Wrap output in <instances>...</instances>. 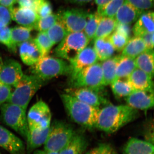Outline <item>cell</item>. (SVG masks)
<instances>
[{"label":"cell","mask_w":154,"mask_h":154,"mask_svg":"<svg viewBox=\"0 0 154 154\" xmlns=\"http://www.w3.org/2000/svg\"><path fill=\"white\" fill-rule=\"evenodd\" d=\"M138 110L127 105H109L99 110L96 128L108 133L116 132L137 118Z\"/></svg>","instance_id":"6da1fadb"},{"label":"cell","mask_w":154,"mask_h":154,"mask_svg":"<svg viewBox=\"0 0 154 154\" xmlns=\"http://www.w3.org/2000/svg\"><path fill=\"white\" fill-rule=\"evenodd\" d=\"M62 101L72 120L89 129L96 127L100 108L88 105L66 93L60 95Z\"/></svg>","instance_id":"7a4b0ae2"},{"label":"cell","mask_w":154,"mask_h":154,"mask_svg":"<svg viewBox=\"0 0 154 154\" xmlns=\"http://www.w3.org/2000/svg\"><path fill=\"white\" fill-rule=\"evenodd\" d=\"M45 82L34 75L24 74L7 102L18 105L26 110L30 100Z\"/></svg>","instance_id":"3957f363"},{"label":"cell","mask_w":154,"mask_h":154,"mask_svg":"<svg viewBox=\"0 0 154 154\" xmlns=\"http://www.w3.org/2000/svg\"><path fill=\"white\" fill-rule=\"evenodd\" d=\"M32 75L44 81L58 76L69 75V63L67 61L59 57L46 55L31 66Z\"/></svg>","instance_id":"277c9868"},{"label":"cell","mask_w":154,"mask_h":154,"mask_svg":"<svg viewBox=\"0 0 154 154\" xmlns=\"http://www.w3.org/2000/svg\"><path fill=\"white\" fill-rule=\"evenodd\" d=\"M75 133L69 125L62 121L54 122L50 126L43 149L59 152L70 142Z\"/></svg>","instance_id":"5b68a950"},{"label":"cell","mask_w":154,"mask_h":154,"mask_svg":"<svg viewBox=\"0 0 154 154\" xmlns=\"http://www.w3.org/2000/svg\"><path fill=\"white\" fill-rule=\"evenodd\" d=\"M0 110L1 117L5 124L26 140L29 131L26 110L18 105L9 102H6L1 106Z\"/></svg>","instance_id":"8992f818"},{"label":"cell","mask_w":154,"mask_h":154,"mask_svg":"<svg viewBox=\"0 0 154 154\" xmlns=\"http://www.w3.org/2000/svg\"><path fill=\"white\" fill-rule=\"evenodd\" d=\"M90 42L83 31L69 33L56 47L54 55L70 61L87 47Z\"/></svg>","instance_id":"52a82bcc"},{"label":"cell","mask_w":154,"mask_h":154,"mask_svg":"<svg viewBox=\"0 0 154 154\" xmlns=\"http://www.w3.org/2000/svg\"><path fill=\"white\" fill-rule=\"evenodd\" d=\"M70 88H88L101 90L104 86L100 63L83 69L70 78Z\"/></svg>","instance_id":"ba28073f"},{"label":"cell","mask_w":154,"mask_h":154,"mask_svg":"<svg viewBox=\"0 0 154 154\" xmlns=\"http://www.w3.org/2000/svg\"><path fill=\"white\" fill-rule=\"evenodd\" d=\"M57 15L58 20L62 23L69 33L84 31L89 14L82 9L72 8L62 11Z\"/></svg>","instance_id":"9c48e42d"},{"label":"cell","mask_w":154,"mask_h":154,"mask_svg":"<svg viewBox=\"0 0 154 154\" xmlns=\"http://www.w3.org/2000/svg\"><path fill=\"white\" fill-rule=\"evenodd\" d=\"M51 119V113L48 105L42 100H39L28 111V128L44 129L49 127Z\"/></svg>","instance_id":"30bf717a"},{"label":"cell","mask_w":154,"mask_h":154,"mask_svg":"<svg viewBox=\"0 0 154 154\" xmlns=\"http://www.w3.org/2000/svg\"><path fill=\"white\" fill-rule=\"evenodd\" d=\"M101 90L88 88H70L66 93L93 107H99L107 104V99L100 93Z\"/></svg>","instance_id":"8fae6325"},{"label":"cell","mask_w":154,"mask_h":154,"mask_svg":"<svg viewBox=\"0 0 154 154\" xmlns=\"http://www.w3.org/2000/svg\"><path fill=\"white\" fill-rule=\"evenodd\" d=\"M23 75L20 63L15 60L9 59L3 62L0 72V82L15 88Z\"/></svg>","instance_id":"7c38bea8"},{"label":"cell","mask_w":154,"mask_h":154,"mask_svg":"<svg viewBox=\"0 0 154 154\" xmlns=\"http://www.w3.org/2000/svg\"><path fill=\"white\" fill-rule=\"evenodd\" d=\"M98 61L93 47L87 46L75 57L69 62L70 69L69 75L70 78L73 77L83 69L98 62Z\"/></svg>","instance_id":"4fadbf2b"},{"label":"cell","mask_w":154,"mask_h":154,"mask_svg":"<svg viewBox=\"0 0 154 154\" xmlns=\"http://www.w3.org/2000/svg\"><path fill=\"white\" fill-rule=\"evenodd\" d=\"M9 11L12 20L21 26L35 30L36 24L40 18L36 11L20 6H15Z\"/></svg>","instance_id":"5bb4252c"},{"label":"cell","mask_w":154,"mask_h":154,"mask_svg":"<svg viewBox=\"0 0 154 154\" xmlns=\"http://www.w3.org/2000/svg\"><path fill=\"white\" fill-rule=\"evenodd\" d=\"M127 105L136 110H148L154 106V92L134 91L125 98Z\"/></svg>","instance_id":"9a60e30c"},{"label":"cell","mask_w":154,"mask_h":154,"mask_svg":"<svg viewBox=\"0 0 154 154\" xmlns=\"http://www.w3.org/2000/svg\"><path fill=\"white\" fill-rule=\"evenodd\" d=\"M0 147L11 154L25 153V146L19 137L0 125Z\"/></svg>","instance_id":"2e32d148"},{"label":"cell","mask_w":154,"mask_h":154,"mask_svg":"<svg viewBox=\"0 0 154 154\" xmlns=\"http://www.w3.org/2000/svg\"><path fill=\"white\" fill-rule=\"evenodd\" d=\"M152 78L139 69H135L127 80L134 91L154 92Z\"/></svg>","instance_id":"e0dca14e"},{"label":"cell","mask_w":154,"mask_h":154,"mask_svg":"<svg viewBox=\"0 0 154 154\" xmlns=\"http://www.w3.org/2000/svg\"><path fill=\"white\" fill-rule=\"evenodd\" d=\"M143 12L137 8L127 0H125L114 18L117 24L131 25L135 22Z\"/></svg>","instance_id":"ac0fdd59"},{"label":"cell","mask_w":154,"mask_h":154,"mask_svg":"<svg viewBox=\"0 0 154 154\" xmlns=\"http://www.w3.org/2000/svg\"><path fill=\"white\" fill-rule=\"evenodd\" d=\"M18 47L21 60L26 65L31 66L42 57L33 39L23 42Z\"/></svg>","instance_id":"d6986e66"},{"label":"cell","mask_w":154,"mask_h":154,"mask_svg":"<svg viewBox=\"0 0 154 154\" xmlns=\"http://www.w3.org/2000/svg\"><path fill=\"white\" fill-rule=\"evenodd\" d=\"M154 14L153 11H145L139 17L132 29L134 36H141L154 32Z\"/></svg>","instance_id":"ffe728a7"},{"label":"cell","mask_w":154,"mask_h":154,"mask_svg":"<svg viewBox=\"0 0 154 154\" xmlns=\"http://www.w3.org/2000/svg\"><path fill=\"white\" fill-rule=\"evenodd\" d=\"M125 154H154L153 143L136 138H131L124 146Z\"/></svg>","instance_id":"44dd1931"},{"label":"cell","mask_w":154,"mask_h":154,"mask_svg":"<svg viewBox=\"0 0 154 154\" xmlns=\"http://www.w3.org/2000/svg\"><path fill=\"white\" fill-rule=\"evenodd\" d=\"M49 127L44 129L29 128L26 139L27 150L31 152L43 145L47 138Z\"/></svg>","instance_id":"7402d4cb"},{"label":"cell","mask_w":154,"mask_h":154,"mask_svg":"<svg viewBox=\"0 0 154 154\" xmlns=\"http://www.w3.org/2000/svg\"><path fill=\"white\" fill-rule=\"evenodd\" d=\"M93 48L99 61H102L113 56L115 50L109 40V36L94 40Z\"/></svg>","instance_id":"603a6c76"},{"label":"cell","mask_w":154,"mask_h":154,"mask_svg":"<svg viewBox=\"0 0 154 154\" xmlns=\"http://www.w3.org/2000/svg\"><path fill=\"white\" fill-rule=\"evenodd\" d=\"M121 54L112 56L100 63L104 78V86L110 85L115 78L116 68Z\"/></svg>","instance_id":"cb8c5ba5"},{"label":"cell","mask_w":154,"mask_h":154,"mask_svg":"<svg viewBox=\"0 0 154 154\" xmlns=\"http://www.w3.org/2000/svg\"><path fill=\"white\" fill-rule=\"evenodd\" d=\"M147 50H148L142 38L140 36H134L130 38L122 51L121 55L135 59Z\"/></svg>","instance_id":"d4e9b609"},{"label":"cell","mask_w":154,"mask_h":154,"mask_svg":"<svg viewBox=\"0 0 154 154\" xmlns=\"http://www.w3.org/2000/svg\"><path fill=\"white\" fill-rule=\"evenodd\" d=\"M154 51L147 50L134 59L137 68L147 74L151 78L154 77Z\"/></svg>","instance_id":"484cf974"},{"label":"cell","mask_w":154,"mask_h":154,"mask_svg":"<svg viewBox=\"0 0 154 154\" xmlns=\"http://www.w3.org/2000/svg\"><path fill=\"white\" fill-rule=\"evenodd\" d=\"M87 145L85 137L75 133L71 140L59 154H83L87 148Z\"/></svg>","instance_id":"4316f807"},{"label":"cell","mask_w":154,"mask_h":154,"mask_svg":"<svg viewBox=\"0 0 154 154\" xmlns=\"http://www.w3.org/2000/svg\"><path fill=\"white\" fill-rule=\"evenodd\" d=\"M136 68L134 59L122 55L117 64L114 80L127 79Z\"/></svg>","instance_id":"83f0119b"},{"label":"cell","mask_w":154,"mask_h":154,"mask_svg":"<svg viewBox=\"0 0 154 154\" xmlns=\"http://www.w3.org/2000/svg\"><path fill=\"white\" fill-rule=\"evenodd\" d=\"M117 23L114 18L102 17L94 35L93 40L110 36L115 30Z\"/></svg>","instance_id":"f1b7e54d"},{"label":"cell","mask_w":154,"mask_h":154,"mask_svg":"<svg viewBox=\"0 0 154 154\" xmlns=\"http://www.w3.org/2000/svg\"><path fill=\"white\" fill-rule=\"evenodd\" d=\"M33 28L20 26L11 28V36L14 45L17 48L23 42L32 39Z\"/></svg>","instance_id":"f546056e"},{"label":"cell","mask_w":154,"mask_h":154,"mask_svg":"<svg viewBox=\"0 0 154 154\" xmlns=\"http://www.w3.org/2000/svg\"><path fill=\"white\" fill-rule=\"evenodd\" d=\"M113 94L118 98H125L134 91L127 79H117L110 84Z\"/></svg>","instance_id":"4dcf8cb0"},{"label":"cell","mask_w":154,"mask_h":154,"mask_svg":"<svg viewBox=\"0 0 154 154\" xmlns=\"http://www.w3.org/2000/svg\"><path fill=\"white\" fill-rule=\"evenodd\" d=\"M46 33L54 45L60 42L68 34L64 25L58 20Z\"/></svg>","instance_id":"1f68e13d"},{"label":"cell","mask_w":154,"mask_h":154,"mask_svg":"<svg viewBox=\"0 0 154 154\" xmlns=\"http://www.w3.org/2000/svg\"><path fill=\"white\" fill-rule=\"evenodd\" d=\"M33 39L42 57L48 55L54 45L46 32H38L35 38Z\"/></svg>","instance_id":"d6a6232c"},{"label":"cell","mask_w":154,"mask_h":154,"mask_svg":"<svg viewBox=\"0 0 154 154\" xmlns=\"http://www.w3.org/2000/svg\"><path fill=\"white\" fill-rule=\"evenodd\" d=\"M102 17L97 12L93 14H89L87 24L83 32L90 41L93 40Z\"/></svg>","instance_id":"836d02e7"},{"label":"cell","mask_w":154,"mask_h":154,"mask_svg":"<svg viewBox=\"0 0 154 154\" xmlns=\"http://www.w3.org/2000/svg\"><path fill=\"white\" fill-rule=\"evenodd\" d=\"M130 38L125 33L116 30L109 36V40L115 51L119 52L122 51Z\"/></svg>","instance_id":"e575fe53"},{"label":"cell","mask_w":154,"mask_h":154,"mask_svg":"<svg viewBox=\"0 0 154 154\" xmlns=\"http://www.w3.org/2000/svg\"><path fill=\"white\" fill-rule=\"evenodd\" d=\"M125 0H110L107 5L97 11L102 17L114 18L119 9L124 3Z\"/></svg>","instance_id":"d590c367"},{"label":"cell","mask_w":154,"mask_h":154,"mask_svg":"<svg viewBox=\"0 0 154 154\" xmlns=\"http://www.w3.org/2000/svg\"><path fill=\"white\" fill-rule=\"evenodd\" d=\"M58 20L57 14H51L45 17H40L35 30L38 32H46L55 24Z\"/></svg>","instance_id":"8d00e7d4"},{"label":"cell","mask_w":154,"mask_h":154,"mask_svg":"<svg viewBox=\"0 0 154 154\" xmlns=\"http://www.w3.org/2000/svg\"><path fill=\"white\" fill-rule=\"evenodd\" d=\"M0 43L5 45L12 52L17 51V47L14 45L11 36V28L8 26L0 28Z\"/></svg>","instance_id":"74e56055"},{"label":"cell","mask_w":154,"mask_h":154,"mask_svg":"<svg viewBox=\"0 0 154 154\" xmlns=\"http://www.w3.org/2000/svg\"><path fill=\"white\" fill-rule=\"evenodd\" d=\"M130 3L137 8L141 11H148L153 5L154 0H127Z\"/></svg>","instance_id":"f35d334b"},{"label":"cell","mask_w":154,"mask_h":154,"mask_svg":"<svg viewBox=\"0 0 154 154\" xmlns=\"http://www.w3.org/2000/svg\"><path fill=\"white\" fill-rule=\"evenodd\" d=\"M12 93V87L0 82V107L8 101Z\"/></svg>","instance_id":"ab89813d"},{"label":"cell","mask_w":154,"mask_h":154,"mask_svg":"<svg viewBox=\"0 0 154 154\" xmlns=\"http://www.w3.org/2000/svg\"><path fill=\"white\" fill-rule=\"evenodd\" d=\"M45 0H17L19 6L32 9L36 12Z\"/></svg>","instance_id":"60d3db41"},{"label":"cell","mask_w":154,"mask_h":154,"mask_svg":"<svg viewBox=\"0 0 154 154\" xmlns=\"http://www.w3.org/2000/svg\"><path fill=\"white\" fill-rule=\"evenodd\" d=\"M11 21L10 11L7 8L0 5V28L8 26Z\"/></svg>","instance_id":"b9f144b4"},{"label":"cell","mask_w":154,"mask_h":154,"mask_svg":"<svg viewBox=\"0 0 154 154\" xmlns=\"http://www.w3.org/2000/svg\"><path fill=\"white\" fill-rule=\"evenodd\" d=\"M36 12L40 17H45L52 14V6L48 1L45 0L39 7Z\"/></svg>","instance_id":"7bdbcfd3"},{"label":"cell","mask_w":154,"mask_h":154,"mask_svg":"<svg viewBox=\"0 0 154 154\" xmlns=\"http://www.w3.org/2000/svg\"><path fill=\"white\" fill-rule=\"evenodd\" d=\"M143 39L148 50H152L154 48V32L140 36Z\"/></svg>","instance_id":"ee69618b"},{"label":"cell","mask_w":154,"mask_h":154,"mask_svg":"<svg viewBox=\"0 0 154 154\" xmlns=\"http://www.w3.org/2000/svg\"><path fill=\"white\" fill-rule=\"evenodd\" d=\"M115 30H118L122 33H125L127 35L130 37L131 33L130 25L118 24Z\"/></svg>","instance_id":"f6af8a7d"},{"label":"cell","mask_w":154,"mask_h":154,"mask_svg":"<svg viewBox=\"0 0 154 154\" xmlns=\"http://www.w3.org/2000/svg\"><path fill=\"white\" fill-rule=\"evenodd\" d=\"M101 147L102 154H118L112 147L107 144H101Z\"/></svg>","instance_id":"bcb514c9"},{"label":"cell","mask_w":154,"mask_h":154,"mask_svg":"<svg viewBox=\"0 0 154 154\" xmlns=\"http://www.w3.org/2000/svg\"><path fill=\"white\" fill-rule=\"evenodd\" d=\"M18 4L17 0H0V5L11 10Z\"/></svg>","instance_id":"7dc6e473"},{"label":"cell","mask_w":154,"mask_h":154,"mask_svg":"<svg viewBox=\"0 0 154 154\" xmlns=\"http://www.w3.org/2000/svg\"><path fill=\"white\" fill-rule=\"evenodd\" d=\"M110 0H95V3L98 6L97 11L102 9L105 5H107Z\"/></svg>","instance_id":"c3c4849f"},{"label":"cell","mask_w":154,"mask_h":154,"mask_svg":"<svg viewBox=\"0 0 154 154\" xmlns=\"http://www.w3.org/2000/svg\"><path fill=\"white\" fill-rule=\"evenodd\" d=\"M85 154H102V151L100 145L90 150Z\"/></svg>","instance_id":"681fc988"},{"label":"cell","mask_w":154,"mask_h":154,"mask_svg":"<svg viewBox=\"0 0 154 154\" xmlns=\"http://www.w3.org/2000/svg\"><path fill=\"white\" fill-rule=\"evenodd\" d=\"M33 154H59L58 152H48L43 150H35Z\"/></svg>","instance_id":"f907efd6"},{"label":"cell","mask_w":154,"mask_h":154,"mask_svg":"<svg viewBox=\"0 0 154 154\" xmlns=\"http://www.w3.org/2000/svg\"><path fill=\"white\" fill-rule=\"evenodd\" d=\"M71 1L73 2L77 3V4H83L90 2L93 0H71Z\"/></svg>","instance_id":"816d5d0a"},{"label":"cell","mask_w":154,"mask_h":154,"mask_svg":"<svg viewBox=\"0 0 154 154\" xmlns=\"http://www.w3.org/2000/svg\"><path fill=\"white\" fill-rule=\"evenodd\" d=\"M3 64V62L2 58L0 57V72H1V69H2V67Z\"/></svg>","instance_id":"f5cc1de1"},{"label":"cell","mask_w":154,"mask_h":154,"mask_svg":"<svg viewBox=\"0 0 154 154\" xmlns=\"http://www.w3.org/2000/svg\"><path fill=\"white\" fill-rule=\"evenodd\" d=\"M25 154V153H18V154Z\"/></svg>","instance_id":"db71d44e"},{"label":"cell","mask_w":154,"mask_h":154,"mask_svg":"<svg viewBox=\"0 0 154 154\" xmlns=\"http://www.w3.org/2000/svg\"><path fill=\"white\" fill-rule=\"evenodd\" d=\"M0 154H1V153H0Z\"/></svg>","instance_id":"11a10c76"}]
</instances>
